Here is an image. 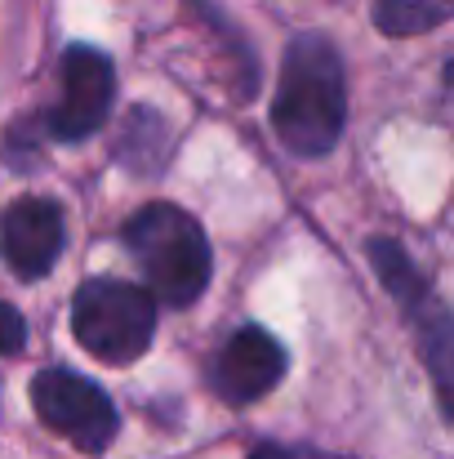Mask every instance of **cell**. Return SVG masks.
I'll return each mask as SVG.
<instances>
[{
    "label": "cell",
    "instance_id": "cell-1",
    "mask_svg": "<svg viewBox=\"0 0 454 459\" xmlns=\"http://www.w3.org/2000/svg\"><path fill=\"white\" fill-rule=\"evenodd\" d=\"M347 121V90L338 49L325 36H299L286 54L272 99V126L295 156H325Z\"/></svg>",
    "mask_w": 454,
    "mask_h": 459
},
{
    "label": "cell",
    "instance_id": "cell-2",
    "mask_svg": "<svg viewBox=\"0 0 454 459\" xmlns=\"http://www.w3.org/2000/svg\"><path fill=\"white\" fill-rule=\"evenodd\" d=\"M125 250L160 304L187 307L210 286V241L201 223L169 201H151L125 223Z\"/></svg>",
    "mask_w": 454,
    "mask_h": 459
},
{
    "label": "cell",
    "instance_id": "cell-3",
    "mask_svg": "<svg viewBox=\"0 0 454 459\" xmlns=\"http://www.w3.org/2000/svg\"><path fill=\"white\" fill-rule=\"evenodd\" d=\"M72 334L90 357H99L107 366H130L151 348L156 299H151V290L134 286V281L90 277L72 304Z\"/></svg>",
    "mask_w": 454,
    "mask_h": 459
},
{
    "label": "cell",
    "instance_id": "cell-4",
    "mask_svg": "<svg viewBox=\"0 0 454 459\" xmlns=\"http://www.w3.org/2000/svg\"><path fill=\"white\" fill-rule=\"evenodd\" d=\"M31 406L54 433H63L81 451H107V442L116 437V406L99 384L72 370H40L31 379Z\"/></svg>",
    "mask_w": 454,
    "mask_h": 459
},
{
    "label": "cell",
    "instance_id": "cell-5",
    "mask_svg": "<svg viewBox=\"0 0 454 459\" xmlns=\"http://www.w3.org/2000/svg\"><path fill=\"white\" fill-rule=\"evenodd\" d=\"M112 94H116V72L107 54H99L94 45H72L63 58V103L49 112L54 139L81 143L99 134L112 112Z\"/></svg>",
    "mask_w": 454,
    "mask_h": 459
},
{
    "label": "cell",
    "instance_id": "cell-6",
    "mask_svg": "<svg viewBox=\"0 0 454 459\" xmlns=\"http://www.w3.org/2000/svg\"><path fill=\"white\" fill-rule=\"evenodd\" d=\"M63 241H67V223L49 196H18L0 214V255L22 281L45 277L58 264Z\"/></svg>",
    "mask_w": 454,
    "mask_h": 459
},
{
    "label": "cell",
    "instance_id": "cell-7",
    "mask_svg": "<svg viewBox=\"0 0 454 459\" xmlns=\"http://www.w3.org/2000/svg\"><path fill=\"white\" fill-rule=\"evenodd\" d=\"M286 375V348L263 330V325H245L227 339L214 384L227 402H254L263 393H272Z\"/></svg>",
    "mask_w": 454,
    "mask_h": 459
},
{
    "label": "cell",
    "instance_id": "cell-8",
    "mask_svg": "<svg viewBox=\"0 0 454 459\" xmlns=\"http://www.w3.org/2000/svg\"><path fill=\"white\" fill-rule=\"evenodd\" d=\"M410 316H415V334L424 348V366L437 384L441 411L454 420V316L441 304H433V295L410 307Z\"/></svg>",
    "mask_w": 454,
    "mask_h": 459
},
{
    "label": "cell",
    "instance_id": "cell-9",
    "mask_svg": "<svg viewBox=\"0 0 454 459\" xmlns=\"http://www.w3.org/2000/svg\"><path fill=\"white\" fill-rule=\"evenodd\" d=\"M370 259H374V273L383 277L388 295L406 307V312L419 304V299H428V286H424V277H419L415 259H410L392 237H374V241H370Z\"/></svg>",
    "mask_w": 454,
    "mask_h": 459
},
{
    "label": "cell",
    "instance_id": "cell-10",
    "mask_svg": "<svg viewBox=\"0 0 454 459\" xmlns=\"http://www.w3.org/2000/svg\"><path fill=\"white\" fill-rule=\"evenodd\" d=\"M454 18V0H374V22L388 36H419Z\"/></svg>",
    "mask_w": 454,
    "mask_h": 459
},
{
    "label": "cell",
    "instance_id": "cell-11",
    "mask_svg": "<svg viewBox=\"0 0 454 459\" xmlns=\"http://www.w3.org/2000/svg\"><path fill=\"white\" fill-rule=\"evenodd\" d=\"M148 143L156 148H169V126L156 117V112H130V121H125V134H121V160H130L134 165V174H156V156L148 152Z\"/></svg>",
    "mask_w": 454,
    "mask_h": 459
},
{
    "label": "cell",
    "instance_id": "cell-12",
    "mask_svg": "<svg viewBox=\"0 0 454 459\" xmlns=\"http://www.w3.org/2000/svg\"><path fill=\"white\" fill-rule=\"evenodd\" d=\"M22 343H27V321H22V312L0 299V357L18 352Z\"/></svg>",
    "mask_w": 454,
    "mask_h": 459
},
{
    "label": "cell",
    "instance_id": "cell-13",
    "mask_svg": "<svg viewBox=\"0 0 454 459\" xmlns=\"http://www.w3.org/2000/svg\"><path fill=\"white\" fill-rule=\"evenodd\" d=\"M250 459H290V451H281L277 442H259V446H254V455H250Z\"/></svg>",
    "mask_w": 454,
    "mask_h": 459
},
{
    "label": "cell",
    "instance_id": "cell-14",
    "mask_svg": "<svg viewBox=\"0 0 454 459\" xmlns=\"http://www.w3.org/2000/svg\"><path fill=\"white\" fill-rule=\"evenodd\" d=\"M321 459H343V455H321Z\"/></svg>",
    "mask_w": 454,
    "mask_h": 459
}]
</instances>
